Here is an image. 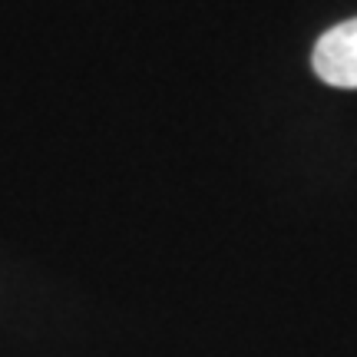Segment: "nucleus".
<instances>
[{
	"label": "nucleus",
	"instance_id": "nucleus-1",
	"mask_svg": "<svg viewBox=\"0 0 357 357\" xmlns=\"http://www.w3.org/2000/svg\"><path fill=\"white\" fill-rule=\"evenodd\" d=\"M311 66L328 86L357 89V20L331 26L318 40Z\"/></svg>",
	"mask_w": 357,
	"mask_h": 357
}]
</instances>
